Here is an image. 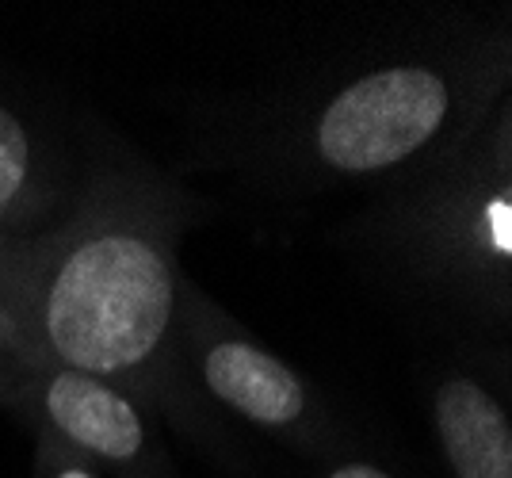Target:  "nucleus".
I'll return each mask as SVG.
<instances>
[{
    "instance_id": "f257e3e1",
    "label": "nucleus",
    "mask_w": 512,
    "mask_h": 478,
    "mask_svg": "<svg viewBox=\"0 0 512 478\" xmlns=\"http://www.w3.org/2000/svg\"><path fill=\"white\" fill-rule=\"evenodd\" d=\"M176 306L169 253L142 230H100L50 268L39 333L62 368L123 375L157 356Z\"/></svg>"
},
{
    "instance_id": "f03ea898",
    "label": "nucleus",
    "mask_w": 512,
    "mask_h": 478,
    "mask_svg": "<svg viewBox=\"0 0 512 478\" xmlns=\"http://www.w3.org/2000/svg\"><path fill=\"white\" fill-rule=\"evenodd\" d=\"M448 111L451 88L436 69H375L325 104L314 146L337 173H383L428 146Z\"/></svg>"
},
{
    "instance_id": "7ed1b4c3",
    "label": "nucleus",
    "mask_w": 512,
    "mask_h": 478,
    "mask_svg": "<svg viewBox=\"0 0 512 478\" xmlns=\"http://www.w3.org/2000/svg\"><path fill=\"white\" fill-rule=\"evenodd\" d=\"M43 406L50 425L107 463H130L146 448V421L123 391L85 371L58 368L46 379Z\"/></svg>"
},
{
    "instance_id": "20e7f679",
    "label": "nucleus",
    "mask_w": 512,
    "mask_h": 478,
    "mask_svg": "<svg viewBox=\"0 0 512 478\" xmlns=\"http://www.w3.org/2000/svg\"><path fill=\"white\" fill-rule=\"evenodd\" d=\"M207 391L256 425H295L306 413V387L283 360L245 341H222L203 356Z\"/></svg>"
},
{
    "instance_id": "39448f33",
    "label": "nucleus",
    "mask_w": 512,
    "mask_h": 478,
    "mask_svg": "<svg viewBox=\"0 0 512 478\" xmlns=\"http://www.w3.org/2000/svg\"><path fill=\"white\" fill-rule=\"evenodd\" d=\"M436 433L455 478H512V429L501 402L470 379L436 391Z\"/></svg>"
},
{
    "instance_id": "423d86ee",
    "label": "nucleus",
    "mask_w": 512,
    "mask_h": 478,
    "mask_svg": "<svg viewBox=\"0 0 512 478\" xmlns=\"http://www.w3.org/2000/svg\"><path fill=\"white\" fill-rule=\"evenodd\" d=\"M27 180H31V134L0 104V218L23 199Z\"/></svg>"
},
{
    "instance_id": "0eeeda50",
    "label": "nucleus",
    "mask_w": 512,
    "mask_h": 478,
    "mask_svg": "<svg viewBox=\"0 0 512 478\" xmlns=\"http://www.w3.org/2000/svg\"><path fill=\"white\" fill-rule=\"evenodd\" d=\"M486 218H490V234H493V249L501 253V257H509L512 253V203L509 196H497L486 207Z\"/></svg>"
},
{
    "instance_id": "6e6552de",
    "label": "nucleus",
    "mask_w": 512,
    "mask_h": 478,
    "mask_svg": "<svg viewBox=\"0 0 512 478\" xmlns=\"http://www.w3.org/2000/svg\"><path fill=\"white\" fill-rule=\"evenodd\" d=\"M0 341H4V345H20V341H23L20 322L12 318V310L4 306V299H0Z\"/></svg>"
},
{
    "instance_id": "1a4fd4ad",
    "label": "nucleus",
    "mask_w": 512,
    "mask_h": 478,
    "mask_svg": "<svg viewBox=\"0 0 512 478\" xmlns=\"http://www.w3.org/2000/svg\"><path fill=\"white\" fill-rule=\"evenodd\" d=\"M329 478H390V475L379 471V467H367V463H344Z\"/></svg>"
},
{
    "instance_id": "9d476101",
    "label": "nucleus",
    "mask_w": 512,
    "mask_h": 478,
    "mask_svg": "<svg viewBox=\"0 0 512 478\" xmlns=\"http://www.w3.org/2000/svg\"><path fill=\"white\" fill-rule=\"evenodd\" d=\"M54 478H96L92 471H85V467H65V471H58Z\"/></svg>"
}]
</instances>
